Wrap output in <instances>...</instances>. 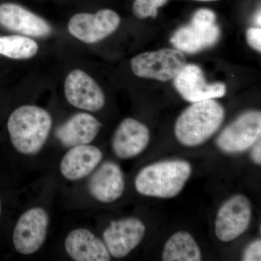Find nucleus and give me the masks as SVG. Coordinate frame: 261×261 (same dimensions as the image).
I'll list each match as a JSON object with an SVG mask.
<instances>
[{"label": "nucleus", "instance_id": "nucleus-18", "mask_svg": "<svg viewBox=\"0 0 261 261\" xmlns=\"http://www.w3.org/2000/svg\"><path fill=\"white\" fill-rule=\"evenodd\" d=\"M102 127L95 117L88 113H78L57 128L56 135L67 147L89 145L97 137Z\"/></svg>", "mask_w": 261, "mask_h": 261}, {"label": "nucleus", "instance_id": "nucleus-12", "mask_svg": "<svg viewBox=\"0 0 261 261\" xmlns=\"http://www.w3.org/2000/svg\"><path fill=\"white\" fill-rule=\"evenodd\" d=\"M173 80L176 91L187 102L216 99L226 94V85L220 82L207 83L203 72L197 65L187 64Z\"/></svg>", "mask_w": 261, "mask_h": 261}, {"label": "nucleus", "instance_id": "nucleus-2", "mask_svg": "<svg viewBox=\"0 0 261 261\" xmlns=\"http://www.w3.org/2000/svg\"><path fill=\"white\" fill-rule=\"evenodd\" d=\"M224 117V108L214 99L192 103L176 120L175 136L182 145L197 147L217 132Z\"/></svg>", "mask_w": 261, "mask_h": 261}, {"label": "nucleus", "instance_id": "nucleus-9", "mask_svg": "<svg viewBox=\"0 0 261 261\" xmlns=\"http://www.w3.org/2000/svg\"><path fill=\"white\" fill-rule=\"evenodd\" d=\"M120 23L121 18L118 13L104 9L94 14L77 13L70 19L68 29L75 39L87 44H94L113 34Z\"/></svg>", "mask_w": 261, "mask_h": 261}, {"label": "nucleus", "instance_id": "nucleus-19", "mask_svg": "<svg viewBox=\"0 0 261 261\" xmlns=\"http://www.w3.org/2000/svg\"><path fill=\"white\" fill-rule=\"evenodd\" d=\"M162 260L200 261L202 260V252L191 233L178 231L173 233L165 244Z\"/></svg>", "mask_w": 261, "mask_h": 261}, {"label": "nucleus", "instance_id": "nucleus-3", "mask_svg": "<svg viewBox=\"0 0 261 261\" xmlns=\"http://www.w3.org/2000/svg\"><path fill=\"white\" fill-rule=\"evenodd\" d=\"M192 174L190 163L182 160L161 161L145 166L135 180L140 195L171 199L183 190Z\"/></svg>", "mask_w": 261, "mask_h": 261}, {"label": "nucleus", "instance_id": "nucleus-5", "mask_svg": "<svg viewBox=\"0 0 261 261\" xmlns=\"http://www.w3.org/2000/svg\"><path fill=\"white\" fill-rule=\"evenodd\" d=\"M186 65L183 53L170 48L142 53L130 61L132 71L136 75L161 82L173 80Z\"/></svg>", "mask_w": 261, "mask_h": 261}, {"label": "nucleus", "instance_id": "nucleus-11", "mask_svg": "<svg viewBox=\"0 0 261 261\" xmlns=\"http://www.w3.org/2000/svg\"><path fill=\"white\" fill-rule=\"evenodd\" d=\"M64 93L71 106L83 111L97 112L106 104L102 89L82 70L75 69L68 73L65 80Z\"/></svg>", "mask_w": 261, "mask_h": 261}, {"label": "nucleus", "instance_id": "nucleus-1", "mask_svg": "<svg viewBox=\"0 0 261 261\" xmlns=\"http://www.w3.org/2000/svg\"><path fill=\"white\" fill-rule=\"evenodd\" d=\"M53 126L50 113L32 105L18 107L8 121L10 141L15 149L25 155L40 152L47 142Z\"/></svg>", "mask_w": 261, "mask_h": 261}, {"label": "nucleus", "instance_id": "nucleus-13", "mask_svg": "<svg viewBox=\"0 0 261 261\" xmlns=\"http://www.w3.org/2000/svg\"><path fill=\"white\" fill-rule=\"evenodd\" d=\"M0 27L32 37H48L53 32L51 25L42 17L13 3L0 4Z\"/></svg>", "mask_w": 261, "mask_h": 261}, {"label": "nucleus", "instance_id": "nucleus-17", "mask_svg": "<svg viewBox=\"0 0 261 261\" xmlns=\"http://www.w3.org/2000/svg\"><path fill=\"white\" fill-rule=\"evenodd\" d=\"M67 254L75 261H109L111 255L103 240L87 228H75L65 240Z\"/></svg>", "mask_w": 261, "mask_h": 261}, {"label": "nucleus", "instance_id": "nucleus-10", "mask_svg": "<svg viewBox=\"0 0 261 261\" xmlns=\"http://www.w3.org/2000/svg\"><path fill=\"white\" fill-rule=\"evenodd\" d=\"M146 232V226L135 217L113 221L103 232L102 238L111 257L122 258L140 245Z\"/></svg>", "mask_w": 261, "mask_h": 261}, {"label": "nucleus", "instance_id": "nucleus-21", "mask_svg": "<svg viewBox=\"0 0 261 261\" xmlns=\"http://www.w3.org/2000/svg\"><path fill=\"white\" fill-rule=\"evenodd\" d=\"M168 0H135L133 5L134 13L137 18H155L158 9L163 6Z\"/></svg>", "mask_w": 261, "mask_h": 261}, {"label": "nucleus", "instance_id": "nucleus-24", "mask_svg": "<svg viewBox=\"0 0 261 261\" xmlns=\"http://www.w3.org/2000/svg\"><path fill=\"white\" fill-rule=\"evenodd\" d=\"M251 153L250 158L256 165L261 164V141L260 139L257 141L251 147Z\"/></svg>", "mask_w": 261, "mask_h": 261}, {"label": "nucleus", "instance_id": "nucleus-27", "mask_svg": "<svg viewBox=\"0 0 261 261\" xmlns=\"http://www.w3.org/2000/svg\"><path fill=\"white\" fill-rule=\"evenodd\" d=\"M0 213H1V203H0Z\"/></svg>", "mask_w": 261, "mask_h": 261}, {"label": "nucleus", "instance_id": "nucleus-22", "mask_svg": "<svg viewBox=\"0 0 261 261\" xmlns=\"http://www.w3.org/2000/svg\"><path fill=\"white\" fill-rule=\"evenodd\" d=\"M242 260L243 261L261 260V241L260 239L252 242L245 248Z\"/></svg>", "mask_w": 261, "mask_h": 261}, {"label": "nucleus", "instance_id": "nucleus-26", "mask_svg": "<svg viewBox=\"0 0 261 261\" xmlns=\"http://www.w3.org/2000/svg\"><path fill=\"white\" fill-rule=\"evenodd\" d=\"M195 1H200V2H213V1H216V0H195Z\"/></svg>", "mask_w": 261, "mask_h": 261}, {"label": "nucleus", "instance_id": "nucleus-16", "mask_svg": "<svg viewBox=\"0 0 261 261\" xmlns=\"http://www.w3.org/2000/svg\"><path fill=\"white\" fill-rule=\"evenodd\" d=\"M102 151L91 145L70 147L61 160L60 171L68 181H79L93 172L102 161Z\"/></svg>", "mask_w": 261, "mask_h": 261}, {"label": "nucleus", "instance_id": "nucleus-25", "mask_svg": "<svg viewBox=\"0 0 261 261\" xmlns=\"http://www.w3.org/2000/svg\"><path fill=\"white\" fill-rule=\"evenodd\" d=\"M260 11L259 10L258 13L256 14V16H255V23H256L257 27H260Z\"/></svg>", "mask_w": 261, "mask_h": 261}, {"label": "nucleus", "instance_id": "nucleus-15", "mask_svg": "<svg viewBox=\"0 0 261 261\" xmlns=\"http://www.w3.org/2000/svg\"><path fill=\"white\" fill-rule=\"evenodd\" d=\"M149 138V130L144 123L134 118H126L113 135V152L120 159H133L145 150Z\"/></svg>", "mask_w": 261, "mask_h": 261}, {"label": "nucleus", "instance_id": "nucleus-7", "mask_svg": "<svg viewBox=\"0 0 261 261\" xmlns=\"http://www.w3.org/2000/svg\"><path fill=\"white\" fill-rule=\"evenodd\" d=\"M261 138V113L248 111L226 126L218 137L216 145L222 152L238 154L251 148Z\"/></svg>", "mask_w": 261, "mask_h": 261}, {"label": "nucleus", "instance_id": "nucleus-6", "mask_svg": "<svg viewBox=\"0 0 261 261\" xmlns=\"http://www.w3.org/2000/svg\"><path fill=\"white\" fill-rule=\"evenodd\" d=\"M252 216V203L246 196H231L218 211L215 221L216 237L224 243L240 238L249 228Z\"/></svg>", "mask_w": 261, "mask_h": 261}, {"label": "nucleus", "instance_id": "nucleus-20", "mask_svg": "<svg viewBox=\"0 0 261 261\" xmlns=\"http://www.w3.org/2000/svg\"><path fill=\"white\" fill-rule=\"evenodd\" d=\"M39 45L23 35H0V56L13 60L30 59L37 54Z\"/></svg>", "mask_w": 261, "mask_h": 261}, {"label": "nucleus", "instance_id": "nucleus-8", "mask_svg": "<svg viewBox=\"0 0 261 261\" xmlns=\"http://www.w3.org/2000/svg\"><path fill=\"white\" fill-rule=\"evenodd\" d=\"M49 224V215L43 207H32L24 212L13 230V241L16 251L23 255L37 252L47 239Z\"/></svg>", "mask_w": 261, "mask_h": 261}, {"label": "nucleus", "instance_id": "nucleus-14", "mask_svg": "<svg viewBox=\"0 0 261 261\" xmlns=\"http://www.w3.org/2000/svg\"><path fill=\"white\" fill-rule=\"evenodd\" d=\"M91 174L88 190L96 200L111 203L121 198L125 190V178L117 163L106 161Z\"/></svg>", "mask_w": 261, "mask_h": 261}, {"label": "nucleus", "instance_id": "nucleus-23", "mask_svg": "<svg viewBox=\"0 0 261 261\" xmlns=\"http://www.w3.org/2000/svg\"><path fill=\"white\" fill-rule=\"evenodd\" d=\"M247 43L252 48L261 51V29L260 27H251L246 32Z\"/></svg>", "mask_w": 261, "mask_h": 261}, {"label": "nucleus", "instance_id": "nucleus-4", "mask_svg": "<svg viewBox=\"0 0 261 261\" xmlns=\"http://www.w3.org/2000/svg\"><path fill=\"white\" fill-rule=\"evenodd\" d=\"M213 10L202 8L195 12L188 25L178 29L171 44L182 53H197L212 47L220 37V29Z\"/></svg>", "mask_w": 261, "mask_h": 261}]
</instances>
